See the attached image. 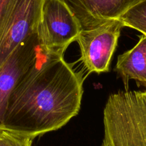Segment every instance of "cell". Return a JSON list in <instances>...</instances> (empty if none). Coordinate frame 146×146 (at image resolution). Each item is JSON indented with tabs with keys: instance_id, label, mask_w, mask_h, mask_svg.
Returning a JSON list of instances; mask_svg holds the SVG:
<instances>
[{
	"instance_id": "30bf717a",
	"label": "cell",
	"mask_w": 146,
	"mask_h": 146,
	"mask_svg": "<svg viewBox=\"0 0 146 146\" xmlns=\"http://www.w3.org/2000/svg\"><path fill=\"white\" fill-rule=\"evenodd\" d=\"M33 139L0 129V146H32Z\"/></svg>"
},
{
	"instance_id": "52a82bcc",
	"label": "cell",
	"mask_w": 146,
	"mask_h": 146,
	"mask_svg": "<svg viewBox=\"0 0 146 146\" xmlns=\"http://www.w3.org/2000/svg\"><path fill=\"white\" fill-rule=\"evenodd\" d=\"M76 17L81 28L117 19L141 0H62Z\"/></svg>"
},
{
	"instance_id": "8fae6325",
	"label": "cell",
	"mask_w": 146,
	"mask_h": 146,
	"mask_svg": "<svg viewBox=\"0 0 146 146\" xmlns=\"http://www.w3.org/2000/svg\"><path fill=\"white\" fill-rule=\"evenodd\" d=\"M15 0H0V36Z\"/></svg>"
},
{
	"instance_id": "8992f818",
	"label": "cell",
	"mask_w": 146,
	"mask_h": 146,
	"mask_svg": "<svg viewBox=\"0 0 146 146\" xmlns=\"http://www.w3.org/2000/svg\"><path fill=\"white\" fill-rule=\"evenodd\" d=\"M44 50L36 32L21 43L0 67V129L4 126L11 93Z\"/></svg>"
},
{
	"instance_id": "6da1fadb",
	"label": "cell",
	"mask_w": 146,
	"mask_h": 146,
	"mask_svg": "<svg viewBox=\"0 0 146 146\" xmlns=\"http://www.w3.org/2000/svg\"><path fill=\"white\" fill-rule=\"evenodd\" d=\"M63 54L45 50L21 77L1 129L34 139L61 128L78 114L84 79Z\"/></svg>"
},
{
	"instance_id": "5b68a950",
	"label": "cell",
	"mask_w": 146,
	"mask_h": 146,
	"mask_svg": "<svg viewBox=\"0 0 146 146\" xmlns=\"http://www.w3.org/2000/svg\"><path fill=\"white\" fill-rule=\"evenodd\" d=\"M44 0H15L0 36V67L12 52L37 32Z\"/></svg>"
},
{
	"instance_id": "ba28073f",
	"label": "cell",
	"mask_w": 146,
	"mask_h": 146,
	"mask_svg": "<svg viewBox=\"0 0 146 146\" xmlns=\"http://www.w3.org/2000/svg\"><path fill=\"white\" fill-rule=\"evenodd\" d=\"M115 71L123 80L126 90L131 80L146 87V35L140 36L133 48L118 56Z\"/></svg>"
},
{
	"instance_id": "7a4b0ae2",
	"label": "cell",
	"mask_w": 146,
	"mask_h": 146,
	"mask_svg": "<svg viewBox=\"0 0 146 146\" xmlns=\"http://www.w3.org/2000/svg\"><path fill=\"white\" fill-rule=\"evenodd\" d=\"M103 123L101 146H146V90L110 95Z\"/></svg>"
},
{
	"instance_id": "3957f363",
	"label": "cell",
	"mask_w": 146,
	"mask_h": 146,
	"mask_svg": "<svg viewBox=\"0 0 146 146\" xmlns=\"http://www.w3.org/2000/svg\"><path fill=\"white\" fill-rule=\"evenodd\" d=\"M81 30L78 19L62 0H44L37 35L47 52L64 54L68 46L76 41Z\"/></svg>"
},
{
	"instance_id": "9c48e42d",
	"label": "cell",
	"mask_w": 146,
	"mask_h": 146,
	"mask_svg": "<svg viewBox=\"0 0 146 146\" xmlns=\"http://www.w3.org/2000/svg\"><path fill=\"white\" fill-rule=\"evenodd\" d=\"M117 19L124 27L136 29L146 35V0H141Z\"/></svg>"
},
{
	"instance_id": "277c9868",
	"label": "cell",
	"mask_w": 146,
	"mask_h": 146,
	"mask_svg": "<svg viewBox=\"0 0 146 146\" xmlns=\"http://www.w3.org/2000/svg\"><path fill=\"white\" fill-rule=\"evenodd\" d=\"M123 27L119 19H113L81 30L76 41L80 48V60L88 72L109 71Z\"/></svg>"
}]
</instances>
